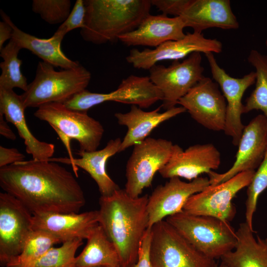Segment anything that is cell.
<instances>
[{
	"label": "cell",
	"mask_w": 267,
	"mask_h": 267,
	"mask_svg": "<svg viewBox=\"0 0 267 267\" xmlns=\"http://www.w3.org/2000/svg\"><path fill=\"white\" fill-rule=\"evenodd\" d=\"M75 176L58 163L24 160L0 168V186L33 214L79 213L86 199Z\"/></svg>",
	"instance_id": "cell-1"
},
{
	"label": "cell",
	"mask_w": 267,
	"mask_h": 267,
	"mask_svg": "<svg viewBox=\"0 0 267 267\" xmlns=\"http://www.w3.org/2000/svg\"><path fill=\"white\" fill-rule=\"evenodd\" d=\"M147 194L137 198L119 188L99 200V224L114 244L121 267L136 262L142 239L148 229Z\"/></svg>",
	"instance_id": "cell-2"
},
{
	"label": "cell",
	"mask_w": 267,
	"mask_h": 267,
	"mask_svg": "<svg viewBox=\"0 0 267 267\" xmlns=\"http://www.w3.org/2000/svg\"><path fill=\"white\" fill-rule=\"evenodd\" d=\"M80 34L96 44L113 42L135 30L150 14V0H86Z\"/></svg>",
	"instance_id": "cell-3"
},
{
	"label": "cell",
	"mask_w": 267,
	"mask_h": 267,
	"mask_svg": "<svg viewBox=\"0 0 267 267\" xmlns=\"http://www.w3.org/2000/svg\"><path fill=\"white\" fill-rule=\"evenodd\" d=\"M90 79V73L81 64L57 71L51 64L41 61L38 63L35 79L20 96L26 109L52 102L64 103L86 89Z\"/></svg>",
	"instance_id": "cell-4"
},
{
	"label": "cell",
	"mask_w": 267,
	"mask_h": 267,
	"mask_svg": "<svg viewBox=\"0 0 267 267\" xmlns=\"http://www.w3.org/2000/svg\"><path fill=\"white\" fill-rule=\"evenodd\" d=\"M166 221L197 250L212 259H221L236 246V231L230 222L183 210L167 217Z\"/></svg>",
	"instance_id": "cell-5"
},
{
	"label": "cell",
	"mask_w": 267,
	"mask_h": 267,
	"mask_svg": "<svg viewBox=\"0 0 267 267\" xmlns=\"http://www.w3.org/2000/svg\"><path fill=\"white\" fill-rule=\"evenodd\" d=\"M150 258L153 267H217L166 220L151 227Z\"/></svg>",
	"instance_id": "cell-6"
},
{
	"label": "cell",
	"mask_w": 267,
	"mask_h": 267,
	"mask_svg": "<svg viewBox=\"0 0 267 267\" xmlns=\"http://www.w3.org/2000/svg\"><path fill=\"white\" fill-rule=\"evenodd\" d=\"M41 120L47 122L56 133L79 142L80 151L97 150L104 128L101 124L89 116L86 112L70 109L63 103L52 102L38 108L34 114Z\"/></svg>",
	"instance_id": "cell-7"
},
{
	"label": "cell",
	"mask_w": 267,
	"mask_h": 267,
	"mask_svg": "<svg viewBox=\"0 0 267 267\" xmlns=\"http://www.w3.org/2000/svg\"><path fill=\"white\" fill-rule=\"evenodd\" d=\"M173 145L170 140L148 137L134 145L126 168L124 189L130 196H140L151 185L155 174L168 162Z\"/></svg>",
	"instance_id": "cell-8"
},
{
	"label": "cell",
	"mask_w": 267,
	"mask_h": 267,
	"mask_svg": "<svg viewBox=\"0 0 267 267\" xmlns=\"http://www.w3.org/2000/svg\"><path fill=\"white\" fill-rule=\"evenodd\" d=\"M162 99L161 92L149 77L132 75L123 79L114 91L96 93L85 89L63 104L70 109L87 112L91 107L108 101L130 104L141 108H147Z\"/></svg>",
	"instance_id": "cell-9"
},
{
	"label": "cell",
	"mask_w": 267,
	"mask_h": 267,
	"mask_svg": "<svg viewBox=\"0 0 267 267\" xmlns=\"http://www.w3.org/2000/svg\"><path fill=\"white\" fill-rule=\"evenodd\" d=\"M201 53L193 52L181 62L174 61L168 67L155 64L149 70L151 81L162 94V106L166 110L176 107L204 77Z\"/></svg>",
	"instance_id": "cell-10"
},
{
	"label": "cell",
	"mask_w": 267,
	"mask_h": 267,
	"mask_svg": "<svg viewBox=\"0 0 267 267\" xmlns=\"http://www.w3.org/2000/svg\"><path fill=\"white\" fill-rule=\"evenodd\" d=\"M255 172L240 173L225 181L210 184L190 197L183 211L190 214L210 216L230 222L236 213L232 200L240 190L249 185Z\"/></svg>",
	"instance_id": "cell-11"
},
{
	"label": "cell",
	"mask_w": 267,
	"mask_h": 267,
	"mask_svg": "<svg viewBox=\"0 0 267 267\" xmlns=\"http://www.w3.org/2000/svg\"><path fill=\"white\" fill-rule=\"evenodd\" d=\"M34 230L33 214L17 199L0 193V264L5 267L22 252Z\"/></svg>",
	"instance_id": "cell-12"
},
{
	"label": "cell",
	"mask_w": 267,
	"mask_h": 267,
	"mask_svg": "<svg viewBox=\"0 0 267 267\" xmlns=\"http://www.w3.org/2000/svg\"><path fill=\"white\" fill-rule=\"evenodd\" d=\"M222 49V44L220 41L207 38L202 33L193 32L186 33L180 40L168 41L153 49L133 48L126 59L135 68L149 70L160 61L179 60L196 52L219 53Z\"/></svg>",
	"instance_id": "cell-13"
},
{
	"label": "cell",
	"mask_w": 267,
	"mask_h": 267,
	"mask_svg": "<svg viewBox=\"0 0 267 267\" xmlns=\"http://www.w3.org/2000/svg\"><path fill=\"white\" fill-rule=\"evenodd\" d=\"M211 69L213 79L220 87L226 102V114L223 132L232 138V143L238 146L245 125L241 116L244 113L242 99L245 91L256 82L255 72L241 78L229 75L218 64L213 52L205 54Z\"/></svg>",
	"instance_id": "cell-14"
},
{
	"label": "cell",
	"mask_w": 267,
	"mask_h": 267,
	"mask_svg": "<svg viewBox=\"0 0 267 267\" xmlns=\"http://www.w3.org/2000/svg\"><path fill=\"white\" fill-rule=\"evenodd\" d=\"M232 166L223 173L212 171L208 175L210 185H215L247 171H255L267 152V118L258 115L245 126Z\"/></svg>",
	"instance_id": "cell-15"
},
{
	"label": "cell",
	"mask_w": 267,
	"mask_h": 267,
	"mask_svg": "<svg viewBox=\"0 0 267 267\" xmlns=\"http://www.w3.org/2000/svg\"><path fill=\"white\" fill-rule=\"evenodd\" d=\"M178 104L183 107L191 118L204 127L223 131L226 102L218 84L210 78L204 76Z\"/></svg>",
	"instance_id": "cell-16"
},
{
	"label": "cell",
	"mask_w": 267,
	"mask_h": 267,
	"mask_svg": "<svg viewBox=\"0 0 267 267\" xmlns=\"http://www.w3.org/2000/svg\"><path fill=\"white\" fill-rule=\"evenodd\" d=\"M210 184L206 177H199L189 182L173 177L164 185L157 186L148 197V229L165 218L182 211L190 197Z\"/></svg>",
	"instance_id": "cell-17"
},
{
	"label": "cell",
	"mask_w": 267,
	"mask_h": 267,
	"mask_svg": "<svg viewBox=\"0 0 267 267\" xmlns=\"http://www.w3.org/2000/svg\"><path fill=\"white\" fill-rule=\"evenodd\" d=\"M221 162V153L212 143L194 144L185 150L174 144L168 162L158 172L165 178L178 177L191 181L218 169Z\"/></svg>",
	"instance_id": "cell-18"
},
{
	"label": "cell",
	"mask_w": 267,
	"mask_h": 267,
	"mask_svg": "<svg viewBox=\"0 0 267 267\" xmlns=\"http://www.w3.org/2000/svg\"><path fill=\"white\" fill-rule=\"evenodd\" d=\"M179 17L186 27L197 33L211 28L231 30L239 26L229 0H183Z\"/></svg>",
	"instance_id": "cell-19"
},
{
	"label": "cell",
	"mask_w": 267,
	"mask_h": 267,
	"mask_svg": "<svg viewBox=\"0 0 267 267\" xmlns=\"http://www.w3.org/2000/svg\"><path fill=\"white\" fill-rule=\"evenodd\" d=\"M33 228L49 233L61 243L76 238L86 239L99 225L98 210L82 213L33 214Z\"/></svg>",
	"instance_id": "cell-20"
},
{
	"label": "cell",
	"mask_w": 267,
	"mask_h": 267,
	"mask_svg": "<svg viewBox=\"0 0 267 267\" xmlns=\"http://www.w3.org/2000/svg\"><path fill=\"white\" fill-rule=\"evenodd\" d=\"M185 25L180 17L149 14L135 30L118 38L125 45L158 47L170 41L183 38Z\"/></svg>",
	"instance_id": "cell-21"
},
{
	"label": "cell",
	"mask_w": 267,
	"mask_h": 267,
	"mask_svg": "<svg viewBox=\"0 0 267 267\" xmlns=\"http://www.w3.org/2000/svg\"><path fill=\"white\" fill-rule=\"evenodd\" d=\"M121 142V138L118 137L109 140L102 149L91 152L78 151L76 154L80 158L71 160L67 157L50 158L47 160L71 165L76 177L78 167L84 170L95 181L101 196H109L120 188L108 175L106 163L110 157L120 152Z\"/></svg>",
	"instance_id": "cell-22"
},
{
	"label": "cell",
	"mask_w": 267,
	"mask_h": 267,
	"mask_svg": "<svg viewBox=\"0 0 267 267\" xmlns=\"http://www.w3.org/2000/svg\"><path fill=\"white\" fill-rule=\"evenodd\" d=\"M161 107L145 111L137 105H132L129 112L115 114L118 124L127 127L128 129L122 140L120 152L144 140L160 124L186 111L180 106L160 112Z\"/></svg>",
	"instance_id": "cell-23"
},
{
	"label": "cell",
	"mask_w": 267,
	"mask_h": 267,
	"mask_svg": "<svg viewBox=\"0 0 267 267\" xmlns=\"http://www.w3.org/2000/svg\"><path fill=\"white\" fill-rule=\"evenodd\" d=\"M24 107L20 95L13 89H0V113L5 120L13 124L21 138L24 139L26 151L36 160L44 161L52 158L53 144L37 139L28 128L25 117Z\"/></svg>",
	"instance_id": "cell-24"
},
{
	"label": "cell",
	"mask_w": 267,
	"mask_h": 267,
	"mask_svg": "<svg viewBox=\"0 0 267 267\" xmlns=\"http://www.w3.org/2000/svg\"><path fill=\"white\" fill-rule=\"evenodd\" d=\"M254 232L245 222L241 223L236 246L221 258V263L226 267H267V238L255 236Z\"/></svg>",
	"instance_id": "cell-25"
},
{
	"label": "cell",
	"mask_w": 267,
	"mask_h": 267,
	"mask_svg": "<svg viewBox=\"0 0 267 267\" xmlns=\"http://www.w3.org/2000/svg\"><path fill=\"white\" fill-rule=\"evenodd\" d=\"M0 14L2 19L8 21L12 27L11 39L21 49H27L41 58L43 61L63 69L75 68L80 64L78 61L69 59L63 53L61 48L63 40L61 37L53 35L48 39L37 38L19 29L2 10L0 11Z\"/></svg>",
	"instance_id": "cell-26"
},
{
	"label": "cell",
	"mask_w": 267,
	"mask_h": 267,
	"mask_svg": "<svg viewBox=\"0 0 267 267\" xmlns=\"http://www.w3.org/2000/svg\"><path fill=\"white\" fill-rule=\"evenodd\" d=\"M87 240L76 257V267H121L118 252L100 224Z\"/></svg>",
	"instance_id": "cell-27"
},
{
	"label": "cell",
	"mask_w": 267,
	"mask_h": 267,
	"mask_svg": "<svg viewBox=\"0 0 267 267\" xmlns=\"http://www.w3.org/2000/svg\"><path fill=\"white\" fill-rule=\"evenodd\" d=\"M248 61L255 69L256 85L244 104V113L253 110H260L267 118V55L252 49Z\"/></svg>",
	"instance_id": "cell-28"
},
{
	"label": "cell",
	"mask_w": 267,
	"mask_h": 267,
	"mask_svg": "<svg viewBox=\"0 0 267 267\" xmlns=\"http://www.w3.org/2000/svg\"><path fill=\"white\" fill-rule=\"evenodd\" d=\"M20 49L21 48L11 39L0 50V56L3 59L0 64L1 70L0 89H13L18 88L24 91L27 89V79L20 70L22 61L18 57Z\"/></svg>",
	"instance_id": "cell-29"
},
{
	"label": "cell",
	"mask_w": 267,
	"mask_h": 267,
	"mask_svg": "<svg viewBox=\"0 0 267 267\" xmlns=\"http://www.w3.org/2000/svg\"><path fill=\"white\" fill-rule=\"evenodd\" d=\"M60 240L45 231L34 230L21 253L7 264L5 267H34L35 264Z\"/></svg>",
	"instance_id": "cell-30"
},
{
	"label": "cell",
	"mask_w": 267,
	"mask_h": 267,
	"mask_svg": "<svg viewBox=\"0 0 267 267\" xmlns=\"http://www.w3.org/2000/svg\"><path fill=\"white\" fill-rule=\"evenodd\" d=\"M83 244V239L76 238L64 242L60 247H52L34 267H76V252Z\"/></svg>",
	"instance_id": "cell-31"
},
{
	"label": "cell",
	"mask_w": 267,
	"mask_h": 267,
	"mask_svg": "<svg viewBox=\"0 0 267 267\" xmlns=\"http://www.w3.org/2000/svg\"><path fill=\"white\" fill-rule=\"evenodd\" d=\"M267 189V152L265 157L255 171L252 179L247 186L245 202V222L253 229V221L260 195Z\"/></svg>",
	"instance_id": "cell-32"
},
{
	"label": "cell",
	"mask_w": 267,
	"mask_h": 267,
	"mask_svg": "<svg viewBox=\"0 0 267 267\" xmlns=\"http://www.w3.org/2000/svg\"><path fill=\"white\" fill-rule=\"evenodd\" d=\"M69 0H34L32 9L50 24L63 23L71 12Z\"/></svg>",
	"instance_id": "cell-33"
},
{
	"label": "cell",
	"mask_w": 267,
	"mask_h": 267,
	"mask_svg": "<svg viewBox=\"0 0 267 267\" xmlns=\"http://www.w3.org/2000/svg\"><path fill=\"white\" fill-rule=\"evenodd\" d=\"M86 9L84 0H77L67 19L61 24L53 35L61 37L69 32L85 26Z\"/></svg>",
	"instance_id": "cell-34"
},
{
	"label": "cell",
	"mask_w": 267,
	"mask_h": 267,
	"mask_svg": "<svg viewBox=\"0 0 267 267\" xmlns=\"http://www.w3.org/2000/svg\"><path fill=\"white\" fill-rule=\"evenodd\" d=\"M151 229H147L142 239L136 262L132 267H153L150 258Z\"/></svg>",
	"instance_id": "cell-35"
},
{
	"label": "cell",
	"mask_w": 267,
	"mask_h": 267,
	"mask_svg": "<svg viewBox=\"0 0 267 267\" xmlns=\"http://www.w3.org/2000/svg\"><path fill=\"white\" fill-rule=\"evenodd\" d=\"M25 156L16 148L0 146V168L24 161Z\"/></svg>",
	"instance_id": "cell-36"
},
{
	"label": "cell",
	"mask_w": 267,
	"mask_h": 267,
	"mask_svg": "<svg viewBox=\"0 0 267 267\" xmlns=\"http://www.w3.org/2000/svg\"><path fill=\"white\" fill-rule=\"evenodd\" d=\"M0 22V50L3 47L4 43L12 37L13 29L6 20Z\"/></svg>",
	"instance_id": "cell-37"
},
{
	"label": "cell",
	"mask_w": 267,
	"mask_h": 267,
	"mask_svg": "<svg viewBox=\"0 0 267 267\" xmlns=\"http://www.w3.org/2000/svg\"><path fill=\"white\" fill-rule=\"evenodd\" d=\"M4 115L0 113V134L6 138L14 140L16 136L8 125L7 122L4 120Z\"/></svg>",
	"instance_id": "cell-38"
},
{
	"label": "cell",
	"mask_w": 267,
	"mask_h": 267,
	"mask_svg": "<svg viewBox=\"0 0 267 267\" xmlns=\"http://www.w3.org/2000/svg\"><path fill=\"white\" fill-rule=\"evenodd\" d=\"M217 267H226L224 264L222 263H221L219 265H218Z\"/></svg>",
	"instance_id": "cell-39"
},
{
	"label": "cell",
	"mask_w": 267,
	"mask_h": 267,
	"mask_svg": "<svg viewBox=\"0 0 267 267\" xmlns=\"http://www.w3.org/2000/svg\"><path fill=\"white\" fill-rule=\"evenodd\" d=\"M265 44H266V47H267V39H266V40Z\"/></svg>",
	"instance_id": "cell-40"
},
{
	"label": "cell",
	"mask_w": 267,
	"mask_h": 267,
	"mask_svg": "<svg viewBox=\"0 0 267 267\" xmlns=\"http://www.w3.org/2000/svg\"></svg>",
	"instance_id": "cell-41"
}]
</instances>
